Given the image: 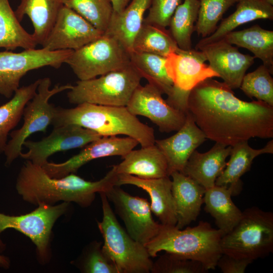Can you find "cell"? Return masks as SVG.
<instances>
[{
    "label": "cell",
    "instance_id": "1",
    "mask_svg": "<svg viewBox=\"0 0 273 273\" xmlns=\"http://www.w3.org/2000/svg\"><path fill=\"white\" fill-rule=\"evenodd\" d=\"M187 109L206 139L225 146L252 138L273 137V106L241 100L224 82L213 78L192 89Z\"/></svg>",
    "mask_w": 273,
    "mask_h": 273
},
{
    "label": "cell",
    "instance_id": "2",
    "mask_svg": "<svg viewBox=\"0 0 273 273\" xmlns=\"http://www.w3.org/2000/svg\"><path fill=\"white\" fill-rule=\"evenodd\" d=\"M117 179L115 165L102 178L92 181L75 173L61 178L51 177L41 166L26 160L18 173L16 189L23 200L36 206L53 205L62 201L87 207L97 193H106L117 186Z\"/></svg>",
    "mask_w": 273,
    "mask_h": 273
},
{
    "label": "cell",
    "instance_id": "3",
    "mask_svg": "<svg viewBox=\"0 0 273 273\" xmlns=\"http://www.w3.org/2000/svg\"><path fill=\"white\" fill-rule=\"evenodd\" d=\"M67 124L80 126L102 136L124 135L136 140L141 147L154 145L156 140L153 128L124 106L83 103L71 108L56 107L52 125L56 127Z\"/></svg>",
    "mask_w": 273,
    "mask_h": 273
},
{
    "label": "cell",
    "instance_id": "4",
    "mask_svg": "<svg viewBox=\"0 0 273 273\" xmlns=\"http://www.w3.org/2000/svg\"><path fill=\"white\" fill-rule=\"evenodd\" d=\"M223 235L206 221H200L196 226L184 230L161 224L158 234L145 247L151 257L164 251L199 261L209 270L215 269L222 254L220 241Z\"/></svg>",
    "mask_w": 273,
    "mask_h": 273
},
{
    "label": "cell",
    "instance_id": "5",
    "mask_svg": "<svg viewBox=\"0 0 273 273\" xmlns=\"http://www.w3.org/2000/svg\"><path fill=\"white\" fill-rule=\"evenodd\" d=\"M222 253L252 261L273 251V213L252 207L242 212L237 225L220 241Z\"/></svg>",
    "mask_w": 273,
    "mask_h": 273
},
{
    "label": "cell",
    "instance_id": "6",
    "mask_svg": "<svg viewBox=\"0 0 273 273\" xmlns=\"http://www.w3.org/2000/svg\"><path fill=\"white\" fill-rule=\"evenodd\" d=\"M103 217L98 227L103 238L102 248L118 273H148L153 265L144 245L133 239L118 222L105 193H99Z\"/></svg>",
    "mask_w": 273,
    "mask_h": 273
},
{
    "label": "cell",
    "instance_id": "7",
    "mask_svg": "<svg viewBox=\"0 0 273 273\" xmlns=\"http://www.w3.org/2000/svg\"><path fill=\"white\" fill-rule=\"evenodd\" d=\"M142 79L130 63L99 77L77 81L68 90L67 98L70 103L76 105L88 103L126 107Z\"/></svg>",
    "mask_w": 273,
    "mask_h": 273
},
{
    "label": "cell",
    "instance_id": "8",
    "mask_svg": "<svg viewBox=\"0 0 273 273\" xmlns=\"http://www.w3.org/2000/svg\"><path fill=\"white\" fill-rule=\"evenodd\" d=\"M70 203L55 205L40 204L32 211L20 215H9L0 212V253L6 249L1 235L8 229H14L28 237L36 247L40 263H48L51 258V240L52 229L56 221L65 214Z\"/></svg>",
    "mask_w": 273,
    "mask_h": 273
},
{
    "label": "cell",
    "instance_id": "9",
    "mask_svg": "<svg viewBox=\"0 0 273 273\" xmlns=\"http://www.w3.org/2000/svg\"><path fill=\"white\" fill-rule=\"evenodd\" d=\"M51 85L50 78L40 79L35 95L24 107L22 115L23 124L10 133L11 139L8 141L4 152L6 166H10L20 156L22 146L28 137L38 131L45 133L48 127L52 125L56 107L49 103V100L58 93L68 90L72 86L70 84H58L51 89Z\"/></svg>",
    "mask_w": 273,
    "mask_h": 273
},
{
    "label": "cell",
    "instance_id": "10",
    "mask_svg": "<svg viewBox=\"0 0 273 273\" xmlns=\"http://www.w3.org/2000/svg\"><path fill=\"white\" fill-rule=\"evenodd\" d=\"M65 63L79 80H85L129 65L130 53L113 36L104 33L98 39L73 51Z\"/></svg>",
    "mask_w": 273,
    "mask_h": 273
},
{
    "label": "cell",
    "instance_id": "11",
    "mask_svg": "<svg viewBox=\"0 0 273 273\" xmlns=\"http://www.w3.org/2000/svg\"><path fill=\"white\" fill-rule=\"evenodd\" d=\"M203 53L192 49H180L166 57V66L173 85L167 102L173 107L185 113L188 111V100L192 89L204 80L219 77L205 62Z\"/></svg>",
    "mask_w": 273,
    "mask_h": 273
},
{
    "label": "cell",
    "instance_id": "12",
    "mask_svg": "<svg viewBox=\"0 0 273 273\" xmlns=\"http://www.w3.org/2000/svg\"><path fill=\"white\" fill-rule=\"evenodd\" d=\"M73 50L27 49L20 53L0 52V95L11 98L20 87L21 78L29 71L50 66L60 68Z\"/></svg>",
    "mask_w": 273,
    "mask_h": 273
},
{
    "label": "cell",
    "instance_id": "13",
    "mask_svg": "<svg viewBox=\"0 0 273 273\" xmlns=\"http://www.w3.org/2000/svg\"><path fill=\"white\" fill-rule=\"evenodd\" d=\"M105 194L133 239L145 246L156 236L161 224L153 219L146 199L132 196L117 186Z\"/></svg>",
    "mask_w": 273,
    "mask_h": 273
},
{
    "label": "cell",
    "instance_id": "14",
    "mask_svg": "<svg viewBox=\"0 0 273 273\" xmlns=\"http://www.w3.org/2000/svg\"><path fill=\"white\" fill-rule=\"evenodd\" d=\"M162 94L152 84H140L126 107L132 114L148 118L161 132L176 131L184 124L186 113L170 105Z\"/></svg>",
    "mask_w": 273,
    "mask_h": 273
},
{
    "label": "cell",
    "instance_id": "15",
    "mask_svg": "<svg viewBox=\"0 0 273 273\" xmlns=\"http://www.w3.org/2000/svg\"><path fill=\"white\" fill-rule=\"evenodd\" d=\"M102 137L90 129L75 124L54 127L52 132L41 140H26L23 145L27 152L20 156L34 164L42 166L51 155L58 152L83 148Z\"/></svg>",
    "mask_w": 273,
    "mask_h": 273
},
{
    "label": "cell",
    "instance_id": "16",
    "mask_svg": "<svg viewBox=\"0 0 273 273\" xmlns=\"http://www.w3.org/2000/svg\"><path fill=\"white\" fill-rule=\"evenodd\" d=\"M103 33L74 10L63 5L41 46L49 51H74L98 39Z\"/></svg>",
    "mask_w": 273,
    "mask_h": 273
},
{
    "label": "cell",
    "instance_id": "17",
    "mask_svg": "<svg viewBox=\"0 0 273 273\" xmlns=\"http://www.w3.org/2000/svg\"><path fill=\"white\" fill-rule=\"evenodd\" d=\"M139 144L136 140L127 136H102L67 160L59 163L48 161L41 167L50 177L61 178L75 173L81 166L95 159L113 156L122 158Z\"/></svg>",
    "mask_w": 273,
    "mask_h": 273
},
{
    "label": "cell",
    "instance_id": "18",
    "mask_svg": "<svg viewBox=\"0 0 273 273\" xmlns=\"http://www.w3.org/2000/svg\"><path fill=\"white\" fill-rule=\"evenodd\" d=\"M210 68L232 89L240 88L247 70L254 63L255 57L242 54L237 47L224 39L199 48Z\"/></svg>",
    "mask_w": 273,
    "mask_h": 273
},
{
    "label": "cell",
    "instance_id": "19",
    "mask_svg": "<svg viewBox=\"0 0 273 273\" xmlns=\"http://www.w3.org/2000/svg\"><path fill=\"white\" fill-rule=\"evenodd\" d=\"M176 131L169 138L155 142L166 158L169 176L174 171L183 172L191 154L206 139L188 111L184 124Z\"/></svg>",
    "mask_w": 273,
    "mask_h": 273
},
{
    "label": "cell",
    "instance_id": "20",
    "mask_svg": "<svg viewBox=\"0 0 273 273\" xmlns=\"http://www.w3.org/2000/svg\"><path fill=\"white\" fill-rule=\"evenodd\" d=\"M135 186L149 195L152 213L163 225H175L177 222L175 203L170 176L155 179H142L128 174H118L117 186Z\"/></svg>",
    "mask_w": 273,
    "mask_h": 273
},
{
    "label": "cell",
    "instance_id": "21",
    "mask_svg": "<svg viewBox=\"0 0 273 273\" xmlns=\"http://www.w3.org/2000/svg\"><path fill=\"white\" fill-rule=\"evenodd\" d=\"M170 176L176 213L175 226L182 229L196 220L199 215L206 189L180 172L174 171Z\"/></svg>",
    "mask_w": 273,
    "mask_h": 273
},
{
    "label": "cell",
    "instance_id": "22",
    "mask_svg": "<svg viewBox=\"0 0 273 273\" xmlns=\"http://www.w3.org/2000/svg\"><path fill=\"white\" fill-rule=\"evenodd\" d=\"M115 165L118 174H128L142 179L169 176L166 158L155 144L132 150Z\"/></svg>",
    "mask_w": 273,
    "mask_h": 273
},
{
    "label": "cell",
    "instance_id": "23",
    "mask_svg": "<svg viewBox=\"0 0 273 273\" xmlns=\"http://www.w3.org/2000/svg\"><path fill=\"white\" fill-rule=\"evenodd\" d=\"M232 146L215 144L207 152L195 150L189 157L183 173L190 177L206 189L215 185L217 178L224 169Z\"/></svg>",
    "mask_w": 273,
    "mask_h": 273
},
{
    "label": "cell",
    "instance_id": "24",
    "mask_svg": "<svg viewBox=\"0 0 273 273\" xmlns=\"http://www.w3.org/2000/svg\"><path fill=\"white\" fill-rule=\"evenodd\" d=\"M273 153V140L269 141L262 148H251L248 141H243L232 146L230 158L215 185L229 188L233 196L238 195L242 189L241 177L251 168L253 160L263 154Z\"/></svg>",
    "mask_w": 273,
    "mask_h": 273
},
{
    "label": "cell",
    "instance_id": "25",
    "mask_svg": "<svg viewBox=\"0 0 273 273\" xmlns=\"http://www.w3.org/2000/svg\"><path fill=\"white\" fill-rule=\"evenodd\" d=\"M237 3L236 11L222 20L212 34L200 39L196 49L223 39L244 24L258 19H273V5L267 0H238Z\"/></svg>",
    "mask_w": 273,
    "mask_h": 273
},
{
    "label": "cell",
    "instance_id": "26",
    "mask_svg": "<svg viewBox=\"0 0 273 273\" xmlns=\"http://www.w3.org/2000/svg\"><path fill=\"white\" fill-rule=\"evenodd\" d=\"M152 0H132L121 12L114 13L105 32L118 40L130 53L134 39L141 29Z\"/></svg>",
    "mask_w": 273,
    "mask_h": 273
},
{
    "label": "cell",
    "instance_id": "27",
    "mask_svg": "<svg viewBox=\"0 0 273 273\" xmlns=\"http://www.w3.org/2000/svg\"><path fill=\"white\" fill-rule=\"evenodd\" d=\"M63 0H21L15 11L21 22L25 15L30 19L33 27V35L37 44L41 45L52 28Z\"/></svg>",
    "mask_w": 273,
    "mask_h": 273
},
{
    "label": "cell",
    "instance_id": "28",
    "mask_svg": "<svg viewBox=\"0 0 273 273\" xmlns=\"http://www.w3.org/2000/svg\"><path fill=\"white\" fill-rule=\"evenodd\" d=\"M232 191L228 187L214 185L206 189L204 209L215 219L218 229L224 235L231 232L240 220L242 211L234 203Z\"/></svg>",
    "mask_w": 273,
    "mask_h": 273
},
{
    "label": "cell",
    "instance_id": "29",
    "mask_svg": "<svg viewBox=\"0 0 273 273\" xmlns=\"http://www.w3.org/2000/svg\"><path fill=\"white\" fill-rule=\"evenodd\" d=\"M223 39L231 44L248 50L273 74V31L254 25L241 30L231 31Z\"/></svg>",
    "mask_w": 273,
    "mask_h": 273
},
{
    "label": "cell",
    "instance_id": "30",
    "mask_svg": "<svg viewBox=\"0 0 273 273\" xmlns=\"http://www.w3.org/2000/svg\"><path fill=\"white\" fill-rule=\"evenodd\" d=\"M39 80L19 87L8 102L0 106V154L4 153L8 136L20 121L24 107L35 95Z\"/></svg>",
    "mask_w": 273,
    "mask_h": 273
},
{
    "label": "cell",
    "instance_id": "31",
    "mask_svg": "<svg viewBox=\"0 0 273 273\" xmlns=\"http://www.w3.org/2000/svg\"><path fill=\"white\" fill-rule=\"evenodd\" d=\"M131 64L141 77L149 83L158 87L163 93L169 96L173 82L166 66V57L160 55L132 52L130 53Z\"/></svg>",
    "mask_w": 273,
    "mask_h": 273
},
{
    "label": "cell",
    "instance_id": "32",
    "mask_svg": "<svg viewBox=\"0 0 273 273\" xmlns=\"http://www.w3.org/2000/svg\"><path fill=\"white\" fill-rule=\"evenodd\" d=\"M37 43L32 35L20 24L9 0H0V48L13 51L35 49Z\"/></svg>",
    "mask_w": 273,
    "mask_h": 273
},
{
    "label": "cell",
    "instance_id": "33",
    "mask_svg": "<svg viewBox=\"0 0 273 273\" xmlns=\"http://www.w3.org/2000/svg\"><path fill=\"white\" fill-rule=\"evenodd\" d=\"M178 49L166 28L144 22L134 39L131 52L150 53L167 57Z\"/></svg>",
    "mask_w": 273,
    "mask_h": 273
},
{
    "label": "cell",
    "instance_id": "34",
    "mask_svg": "<svg viewBox=\"0 0 273 273\" xmlns=\"http://www.w3.org/2000/svg\"><path fill=\"white\" fill-rule=\"evenodd\" d=\"M200 0H184L177 7L169 24V32L178 47L192 49V35L195 31L200 7Z\"/></svg>",
    "mask_w": 273,
    "mask_h": 273
},
{
    "label": "cell",
    "instance_id": "35",
    "mask_svg": "<svg viewBox=\"0 0 273 273\" xmlns=\"http://www.w3.org/2000/svg\"><path fill=\"white\" fill-rule=\"evenodd\" d=\"M63 3L99 31H106L113 13L110 0H63Z\"/></svg>",
    "mask_w": 273,
    "mask_h": 273
},
{
    "label": "cell",
    "instance_id": "36",
    "mask_svg": "<svg viewBox=\"0 0 273 273\" xmlns=\"http://www.w3.org/2000/svg\"><path fill=\"white\" fill-rule=\"evenodd\" d=\"M238 0H200L195 31L202 38L212 34L223 14Z\"/></svg>",
    "mask_w": 273,
    "mask_h": 273
},
{
    "label": "cell",
    "instance_id": "37",
    "mask_svg": "<svg viewBox=\"0 0 273 273\" xmlns=\"http://www.w3.org/2000/svg\"><path fill=\"white\" fill-rule=\"evenodd\" d=\"M263 64L254 71L245 74L240 88L248 97L255 98L273 106V78Z\"/></svg>",
    "mask_w": 273,
    "mask_h": 273
},
{
    "label": "cell",
    "instance_id": "38",
    "mask_svg": "<svg viewBox=\"0 0 273 273\" xmlns=\"http://www.w3.org/2000/svg\"><path fill=\"white\" fill-rule=\"evenodd\" d=\"M207 270L200 262L166 252L153 262V273H205Z\"/></svg>",
    "mask_w": 273,
    "mask_h": 273
},
{
    "label": "cell",
    "instance_id": "39",
    "mask_svg": "<svg viewBox=\"0 0 273 273\" xmlns=\"http://www.w3.org/2000/svg\"><path fill=\"white\" fill-rule=\"evenodd\" d=\"M103 243L94 241L83 253L80 269L85 273H118V270L106 255L102 248Z\"/></svg>",
    "mask_w": 273,
    "mask_h": 273
},
{
    "label": "cell",
    "instance_id": "40",
    "mask_svg": "<svg viewBox=\"0 0 273 273\" xmlns=\"http://www.w3.org/2000/svg\"><path fill=\"white\" fill-rule=\"evenodd\" d=\"M183 1L152 0L144 22L166 28L176 9Z\"/></svg>",
    "mask_w": 273,
    "mask_h": 273
},
{
    "label": "cell",
    "instance_id": "41",
    "mask_svg": "<svg viewBox=\"0 0 273 273\" xmlns=\"http://www.w3.org/2000/svg\"><path fill=\"white\" fill-rule=\"evenodd\" d=\"M253 261L234 257L222 253L218 259L216 266L222 273H244L249 264Z\"/></svg>",
    "mask_w": 273,
    "mask_h": 273
},
{
    "label": "cell",
    "instance_id": "42",
    "mask_svg": "<svg viewBox=\"0 0 273 273\" xmlns=\"http://www.w3.org/2000/svg\"><path fill=\"white\" fill-rule=\"evenodd\" d=\"M112 5L113 12L122 11L129 3L130 0H110Z\"/></svg>",
    "mask_w": 273,
    "mask_h": 273
},
{
    "label": "cell",
    "instance_id": "43",
    "mask_svg": "<svg viewBox=\"0 0 273 273\" xmlns=\"http://www.w3.org/2000/svg\"><path fill=\"white\" fill-rule=\"evenodd\" d=\"M10 266V261L8 257L0 254V266L8 269Z\"/></svg>",
    "mask_w": 273,
    "mask_h": 273
},
{
    "label": "cell",
    "instance_id": "44",
    "mask_svg": "<svg viewBox=\"0 0 273 273\" xmlns=\"http://www.w3.org/2000/svg\"><path fill=\"white\" fill-rule=\"evenodd\" d=\"M271 5H273V0H267Z\"/></svg>",
    "mask_w": 273,
    "mask_h": 273
}]
</instances>
